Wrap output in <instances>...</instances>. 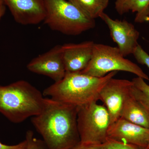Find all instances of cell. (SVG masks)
I'll list each match as a JSON object with an SVG mask.
<instances>
[{
	"label": "cell",
	"mask_w": 149,
	"mask_h": 149,
	"mask_svg": "<svg viewBox=\"0 0 149 149\" xmlns=\"http://www.w3.org/2000/svg\"><path fill=\"white\" fill-rule=\"evenodd\" d=\"M77 113V107L45 98L31 122L49 149H70L80 142Z\"/></svg>",
	"instance_id": "obj_1"
},
{
	"label": "cell",
	"mask_w": 149,
	"mask_h": 149,
	"mask_svg": "<svg viewBox=\"0 0 149 149\" xmlns=\"http://www.w3.org/2000/svg\"><path fill=\"white\" fill-rule=\"evenodd\" d=\"M117 72H111L101 77H93L81 72H66L61 80L46 88L43 95L77 107L97 102L100 100L102 88Z\"/></svg>",
	"instance_id": "obj_2"
},
{
	"label": "cell",
	"mask_w": 149,
	"mask_h": 149,
	"mask_svg": "<svg viewBox=\"0 0 149 149\" xmlns=\"http://www.w3.org/2000/svg\"><path fill=\"white\" fill-rule=\"evenodd\" d=\"M44 97L43 93L25 80L0 85V113L11 122L20 123L40 113Z\"/></svg>",
	"instance_id": "obj_3"
},
{
	"label": "cell",
	"mask_w": 149,
	"mask_h": 149,
	"mask_svg": "<svg viewBox=\"0 0 149 149\" xmlns=\"http://www.w3.org/2000/svg\"><path fill=\"white\" fill-rule=\"evenodd\" d=\"M45 16L44 22L52 30L75 36L93 29L95 19L86 16L66 0H44Z\"/></svg>",
	"instance_id": "obj_4"
},
{
	"label": "cell",
	"mask_w": 149,
	"mask_h": 149,
	"mask_svg": "<svg viewBox=\"0 0 149 149\" xmlns=\"http://www.w3.org/2000/svg\"><path fill=\"white\" fill-rule=\"evenodd\" d=\"M125 71L149 81V77L143 70L129 60L125 58L118 47L95 44L93 54L88 66L81 72L93 77H104L113 71Z\"/></svg>",
	"instance_id": "obj_5"
},
{
	"label": "cell",
	"mask_w": 149,
	"mask_h": 149,
	"mask_svg": "<svg viewBox=\"0 0 149 149\" xmlns=\"http://www.w3.org/2000/svg\"><path fill=\"white\" fill-rule=\"evenodd\" d=\"M77 124L81 143L101 145L107 139L110 116L104 105L92 102L77 107Z\"/></svg>",
	"instance_id": "obj_6"
},
{
	"label": "cell",
	"mask_w": 149,
	"mask_h": 149,
	"mask_svg": "<svg viewBox=\"0 0 149 149\" xmlns=\"http://www.w3.org/2000/svg\"><path fill=\"white\" fill-rule=\"evenodd\" d=\"M100 18L107 25L112 39L124 57L133 54L139 45L140 33L134 25L127 20L113 19L103 13Z\"/></svg>",
	"instance_id": "obj_7"
},
{
	"label": "cell",
	"mask_w": 149,
	"mask_h": 149,
	"mask_svg": "<svg viewBox=\"0 0 149 149\" xmlns=\"http://www.w3.org/2000/svg\"><path fill=\"white\" fill-rule=\"evenodd\" d=\"M27 68L30 72L45 75L55 82L61 80L66 73L62 45L54 46L48 52L32 59Z\"/></svg>",
	"instance_id": "obj_8"
},
{
	"label": "cell",
	"mask_w": 149,
	"mask_h": 149,
	"mask_svg": "<svg viewBox=\"0 0 149 149\" xmlns=\"http://www.w3.org/2000/svg\"><path fill=\"white\" fill-rule=\"evenodd\" d=\"M133 85L132 81L124 79H110L102 88L100 100L109 113L111 124L120 118L125 99L130 93Z\"/></svg>",
	"instance_id": "obj_9"
},
{
	"label": "cell",
	"mask_w": 149,
	"mask_h": 149,
	"mask_svg": "<svg viewBox=\"0 0 149 149\" xmlns=\"http://www.w3.org/2000/svg\"><path fill=\"white\" fill-rule=\"evenodd\" d=\"M107 139L124 143L148 148L149 128L142 127L120 118L110 125Z\"/></svg>",
	"instance_id": "obj_10"
},
{
	"label": "cell",
	"mask_w": 149,
	"mask_h": 149,
	"mask_svg": "<svg viewBox=\"0 0 149 149\" xmlns=\"http://www.w3.org/2000/svg\"><path fill=\"white\" fill-rule=\"evenodd\" d=\"M8 8L15 20L22 25H34L44 21V0H0Z\"/></svg>",
	"instance_id": "obj_11"
},
{
	"label": "cell",
	"mask_w": 149,
	"mask_h": 149,
	"mask_svg": "<svg viewBox=\"0 0 149 149\" xmlns=\"http://www.w3.org/2000/svg\"><path fill=\"white\" fill-rule=\"evenodd\" d=\"M94 45L89 41L62 45L66 72H80L85 69L92 59Z\"/></svg>",
	"instance_id": "obj_12"
},
{
	"label": "cell",
	"mask_w": 149,
	"mask_h": 149,
	"mask_svg": "<svg viewBox=\"0 0 149 149\" xmlns=\"http://www.w3.org/2000/svg\"><path fill=\"white\" fill-rule=\"evenodd\" d=\"M120 117L142 127L149 128V115L130 91L124 102Z\"/></svg>",
	"instance_id": "obj_13"
},
{
	"label": "cell",
	"mask_w": 149,
	"mask_h": 149,
	"mask_svg": "<svg viewBox=\"0 0 149 149\" xmlns=\"http://www.w3.org/2000/svg\"><path fill=\"white\" fill-rule=\"evenodd\" d=\"M115 9L120 15L127 13L129 11L136 12L135 19L136 23L149 21V0H123Z\"/></svg>",
	"instance_id": "obj_14"
},
{
	"label": "cell",
	"mask_w": 149,
	"mask_h": 149,
	"mask_svg": "<svg viewBox=\"0 0 149 149\" xmlns=\"http://www.w3.org/2000/svg\"><path fill=\"white\" fill-rule=\"evenodd\" d=\"M91 19L100 17L107 7L109 0H68Z\"/></svg>",
	"instance_id": "obj_15"
},
{
	"label": "cell",
	"mask_w": 149,
	"mask_h": 149,
	"mask_svg": "<svg viewBox=\"0 0 149 149\" xmlns=\"http://www.w3.org/2000/svg\"><path fill=\"white\" fill-rule=\"evenodd\" d=\"M133 85L130 92L142 105L149 115V85L141 77H137L132 80Z\"/></svg>",
	"instance_id": "obj_16"
},
{
	"label": "cell",
	"mask_w": 149,
	"mask_h": 149,
	"mask_svg": "<svg viewBox=\"0 0 149 149\" xmlns=\"http://www.w3.org/2000/svg\"><path fill=\"white\" fill-rule=\"evenodd\" d=\"M25 140L27 142L26 149H49L43 140L34 137V133L31 130L26 132Z\"/></svg>",
	"instance_id": "obj_17"
},
{
	"label": "cell",
	"mask_w": 149,
	"mask_h": 149,
	"mask_svg": "<svg viewBox=\"0 0 149 149\" xmlns=\"http://www.w3.org/2000/svg\"><path fill=\"white\" fill-rule=\"evenodd\" d=\"M102 149H147V148L125 144L107 139L103 144Z\"/></svg>",
	"instance_id": "obj_18"
},
{
	"label": "cell",
	"mask_w": 149,
	"mask_h": 149,
	"mask_svg": "<svg viewBox=\"0 0 149 149\" xmlns=\"http://www.w3.org/2000/svg\"><path fill=\"white\" fill-rule=\"evenodd\" d=\"M133 54L139 63L146 65L149 68V55L145 52L141 46L138 45Z\"/></svg>",
	"instance_id": "obj_19"
},
{
	"label": "cell",
	"mask_w": 149,
	"mask_h": 149,
	"mask_svg": "<svg viewBox=\"0 0 149 149\" xmlns=\"http://www.w3.org/2000/svg\"><path fill=\"white\" fill-rule=\"evenodd\" d=\"M102 145L84 143L80 142L70 149H102Z\"/></svg>",
	"instance_id": "obj_20"
},
{
	"label": "cell",
	"mask_w": 149,
	"mask_h": 149,
	"mask_svg": "<svg viewBox=\"0 0 149 149\" xmlns=\"http://www.w3.org/2000/svg\"><path fill=\"white\" fill-rule=\"evenodd\" d=\"M27 142L26 140L15 145H5L0 141V149H26Z\"/></svg>",
	"instance_id": "obj_21"
},
{
	"label": "cell",
	"mask_w": 149,
	"mask_h": 149,
	"mask_svg": "<svg viewBox=\"0 0 149 149\" xmlns=\"http://www.w3.org/2000/svg\"><path fill=\"white\" fill-rule=\"evenodd\" d=\"M6 10V6L2 2L0 1V20L4 15Z\"/></svg>",
	"instance_id": "obj_22"
},
{
	"label": "cell",
	"mask_w": 149,
	"mask_h": 149,
	"mask_svg": "<svg viewBox=\"0 0 149 149\" xmlns=\"http://www.w3.org/2000/svg\"><path fill=\"white\" fill-rule=\"evenodd\" d=\"M123 1V0H116L115 2V8L117 7L120 5Z\"/></svg>",
	"instance_id": "obj_23"
},
{
	"label": "cell",
	"mask_w": 149,
	"mask_h": 149,
	"mask_svg": "<svg viewBox=\"0 0 149 149\" xmlns=\"http://www.w3.org/2000/svg\"><path fill=\"white\" fill-rule=\"evenodd\" d=\"M147 149H149V145L148 146V148H147Z\"/></svg>",
	"instance_id": "obj_24"
},
{
	"label": "cell",
	"mask_w": 149,
	"mask_h": 149,
	"mask_svg": "<svg viewBox=\"0 0 149 149\" xmlns=\"http://www.w3.org/2000/svg\"></svg>",
	"instance_id": "obj_25"
}]
</instances>
